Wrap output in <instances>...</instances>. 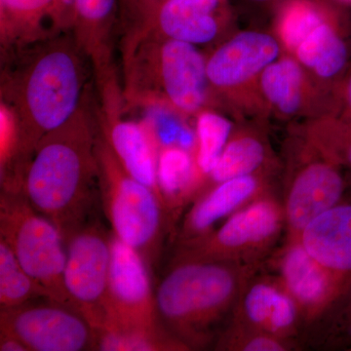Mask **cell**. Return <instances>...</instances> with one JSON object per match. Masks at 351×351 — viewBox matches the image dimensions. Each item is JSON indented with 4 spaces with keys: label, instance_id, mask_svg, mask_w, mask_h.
Wrapping results in <instances>:
<instances>
[{
    "label": "cell",
    "instance_id": "277c9868",
    "mask_svg": "<svg viewBox=\"0 0 351 351\" xmlns=\"http://www.w3.org/2000/svg\"><path fill=\"white\" fill-rule=\"evenodd\" d=\"M124 110L193 113L206 101V63L193 44L125 32L121 39Z\"/></svg>",
    "mask_w": 351,
    "mask_h": 351
},
{
    "label": "cell",
    "instance_id": "7c38bea8",
    "mask_svg": "<svg viewBox=\"0 0 351 351\" xmlns=\"http://www.w3.org/2000/svg\"><path fill=\"white\" fill-rule=\"evenodd\" d=\"M100 100L98 125L101 135L127 173L152 189L163 204L157 181L156 141L145 127L124 119L121 86L101 92Z\"/></svg>",
    "mask_w": 351,
    "mask_h": 351
},
{
    "label": "cell",
    "instance_id": "6da1fadb",
    "mask_svg": "<svg viewBox=\"0 0 351 351\" xmlns=\"http://www.w3.org/2000/svg\"><path fill=\"white\" fill-rule=\"evenodd\" d=\"M83 57L73 36L61 34L4 63L1 104L17 128L23 177L39 141L66 123L84 101Z\"/></svg>",
    "mask_w": 351,
    "mask_h": 351
},
{
    "label": "cell",
    "instance_id": "d6986e66",
    "mask_svg": "<svg viewBox=\"0 0 351 351\" xmlns=\"http://www.w3.org/2000/svg\"><path fill=\"white\" fill-rule=\"evenodd\" d=\"M276 39L244 32L223 44L206 63L208 82L215 87L235 86L267 68L278 55Z\"/></svg>",
    "mask_w": 351,
    "mask_h": 351
},
{
    "label": "cell",
    "instance_id": "2e32d148",
    "mask_svg": "<svg viewBox=\"0 0 351 351\" xmlns=\"http://www.w3.org/2000/svg\"><path fill=\"white\" fill-rule=\"evenodd\" d=\"M232 322L287 339L297 329L302 313L280 279L246 283L232 314Z\"/></svg>",
    "mask_w": 351,
    "mask_h": 351
},
{
    "label": "cell",
    "instance_id": "3957f363",
    "mask_svg": "<svg viewBox=\"0 0 351 351\" xmlns=\"http://www.w3.org/2000/svg\"><path fill=\"white\" fill-rule=\"evenodd\" d=\"M256 269L211 258H174L156 292L161 326L186 350L210 345Z\"/></svg>",
    "mask_w": 351,
    "mask_h": 351
},
{
    "label": "cell",
    "instance_id": "e0dca14e",
    "mask_svg": "<svg viewBox=\"0 0 351 351\" xmlns=\"http://www.w3.org/2000/svg\"><path fill=\"white\" fill-rule=\"evenodd\" d=\"M311 257L351 292V203H338L309 221L300 233Z\"/></svg>",
    "mask_w": 351,
    "mask_h": 351
},
{
    "label": "cell",
    "instance_id": "4fadbf2b",
    "mask_svg": "<svg viewBox=\"0 0 351 351\" xmlns=\"http://www.w3.org/2000/svg\"><path fill=\"white\" fill-rule=\"evenodd\" d=\"M71 29V0H0L2 64Z\"/></svg>",
    "mask_w": 351,
    "mask_h": 351
},
{
    "label": "cell",
    "instance_id": "f1b7e54d",
    "mask_svg": "<svg viewBox=\"0 0 351 351\" xmlns=\"http://www.w3.org/2000/svg\"><path fill=\"white\" fill-rule=\"evenodd\" d=\"M321 24L322 19L313 6L306 2H295L284 14L281 36L288 47L298 48Z\"/></svg>",
    "mask_w": 351,
    "mask_h": 351
},
{
    "label": "cell",
    "instance_id": "cb8c5ba5",
    "mask_svg": "<svg viewBox=\"0 0 351 351\" xmlns=\"http://www.w3.org/2000/svg\"><path fill=\"white\" fill-rule=\"evenodd\" d=\"M265 147L257 138H234L226 144L213 170L208 176L216 184L235 178L250 176L262 165Z\"/></svg>",
    "mask_w": 351,
    "mask_h": 351
},
{
    "label": "cell",
    "instance_id": "d590c367",
    "mask_svg": "<svg viewBox=\"0 0 351 351\" xmlns=\"http://www.w3.org/2000/svg\"></svg>",
    "mask_w": 351,
    "mask_h": 351
},
{
    "label": "cell",
    "instance_id": "d4e9b609",
    "mask_svg": "<svg viewBox=\"0 0 351 351\" xmlns=\"http://www.w3.org/2000/svg\"><path fill=\"white\" fill-rule=\"evenodd\" d=\"M164 329L147 331L122 328H103L97 331V350H186Z\"/></svg>",
    "mask_w": 351,
    "mask_h": 351
},
{
    "label": "cell",
    "instance_id": "ac0fdd59",
    "mask_svg": "<svg viewBox=\"0 0 351 351\" xmlns=\"http://www.w3.org/2000/svg\"><path fill=\"white\" fill-rule=\"evenodd\" d=\"M345 184L332 166L314 163L295 178L284 201L288 240L298 239L304 226L339 203Z\"/></svg>",
    "mask_w": 351,
    "mask_h": 351
},
{
    "label": "cell",
    "instance_id": "52a82bcc",
    "mask_svg": "<svg viewBox=\"0 0 351 351\" xmlns=\"http://www.w3.org/2000/svg\"><path fill=\"white\" fill-rule=\"evenodd\" d=\"M284 223L283 204L262 193L228 217L219 228L179 243L174 258H211L256 265L276 243Z\"/></svg>",
    "mask_w": 351,
    "mask_h": 351
},
{
    "label": "cell",
    "instance_id": "ffe728a7",
    "mask_svg": "<svg viewBox=\"0 0 351 351\" xmlns=\"http://www.w3.org/2000/svg\"><path fill=\"white\" fill-rule=\"evenodd\" d=\"M260 195H262L260 182L252 175L235 178L212 186L196 198L186 214L179 243L211 232L216 223Z\"/></svg>",
    "mask_w": 351,
    "mask_h": 351
},
{
    "label": "cell",
    "instance_id": "8fae6325",
    "mask_svg": "<svg viewBox=\"0 0 351 351\" xmlns=\"http://www.w3.org/2000/svg\"><path fill=\"white\" fill-rule=\"evenodd\" d=\"M221 0H120L125 32L191 44L210 43L219 32Z\"/></svg>",
    "mask_w": 351,
    "mask_h": 351
},
{
    "label": "cell",
    "instance_id": "836d02e7",
    "mask_svg": "<svg viewBox=\"0 0 351 351\" xmlns=\"http://www.w3.org/2000/svg\"><path fill=\"white\" fill-rule=\"evenodd\" d=\"M256 1H267V0H256Z\"/></svg>",
    "mask_w": 351,
    "mask_h": 351
},
{
    "label": "cell",
    "instance_id": "9c48e42d",
    "mask_svg": "<svg viewBox=\"0 0 351 351\" xmlns=\"http://www.w3.org/2000/svg\"><path fill=\"white\" fill-rule=\"evenodd\" d=\"M66 252L64 282L69 302L97 331L106 322L110 234L97 223H84L66 240Z\"/></svg>",
    "mask_w": 351,
    "mask_h": 351
},
{
    "label": "cell",
    "instance_id": "603a6c76",
    "mask_svg": "<svg viewBox=\"0 0 351 351\" xmlns=\"http://www.w3.org/2000/svg\"><path fill=\"white\" fill-rule=\"evenodd\" d=\"M48 299L43 289L23 269L10 247L0 239V308Z\"/></svg>",
    "mask_w": 351,
    "mask_h": 351
},
{
    "label": "cell",
    "instance_id": "5bb4252c",
    "mask_svg": "<svg viewBox=\"0 0 351 351\" xmlns=\"http://www.w3.org/2000/svg\"><path fill=\"white\" fill-rule=\"evenodd\" d=\"M119 10L120 0H71V31L93 68L99 90L119 82L112 43Z\"/></svg>",
    "mask_w": 351,
    "mask_h": 351
},
{
    "label": "cell",
    "instance_id": "8992f818",
    "mask_svg": "<svg viewBox=\"0 0 351 351\" xmlns=\"http://www.w3.org/2000/svg\"><path fill=\"white\" fill-rule=\"evenodd\" d=\"M0 239L10 247L48 299L73 307L64 282L66 252L63 237L22 193H0Z\"/></svg>",
    "mask_w": 351,
    "mask_h": 351
},
{
    "label": "cell",
    "instance_id": "ba28073f",
    "mask_svg": "<svg viewBox=\"0 0 351 351\" xmlns=\"http://www.w3.org/2000/svg\"><path fill=\"white\" fill-rule=\"evenodd\" d=\"M0 332L16 337L29 351L97 350V331L86 318L49 299L0 308Z\"/></svg>",
    "mask_w": 351,
    "mask_h": 351
},
{
    "label": "cell",
    "instance_id": "9a60e30c",
    "mask_svg": "<svg viewBox=\"0 0 351 351\" xmlns=\"http://www.w3.org/2000/svg\"><path fill=\"white\" fill-rule=\"evenodd\" d=\"M279 267L281 282L307 320L325 313L346 295L338 279L307 253L299 239L288 240Z\"/></svg>",
    "mask_w": 351,
    "mask_h": 351
},
{
    "label": "cell",
    "instance_id": "484cf974",
    "mask_svg": "<svg viewBox=\"0 0 351 351\" xmlns=\"http://www.w3.org/2000/svg\"><path fill=\"white\" fill-rule=\"evenodd\" d=\"M263 92L272 104L286 113L294 112L301 103L302 71L292 60H282L265 69Z\"/></svg>",
    "mask_w": 351,
    "mask_h": 351
},
{
    "label": "cell",
    "instance_id": "4dcf8cb0",
    "mask_svg": "<svg viewBox=\"0 0 351 351\" xmlns=\"http://www.w3.org/2000/svg\"><path fill=\"white\" fill-rule=\"evenodd\" d=\"M345 311L343 313V319H341V325L348 331V335L351 336V292L348 295V304L345 307Z\"/></svg>",
    "mask_w": 351,
    "mask_h": 351
},
{
    "label": "cell",
    "instance_id": "30bf717a",
    "mask_svg": "<svg viewBox=\"0 0 351 351\" xmlns=\"http://www.w3.org/2000/svg\"><path fill=\"white\" fill-rule=\"evenodd\" d=\"M110 248L106 322L101 329H164L157 315L149 265L138 251L113 233L110 234Z\"/></svg>",
    "mask_w": 351,
    "mask_h": 351
},
{
    "label": "cell",
    "instance_id": "d6a6232c",
    "mask_svg": "<svg viewBox=\"0 0 351 351\" xmlns=\"http://www.w3.org/2000/svg\"><path fill=\"white\" fill-rule=\"evenodd\" d=\"M348 160H350V162L351 163V145L350 147V151H348Z\"/></svg>",
    "mask_w": 351,
    "mask_h": 351
},
{
    "label": "cell",
    "instance_id": "e575fe53",
    "mask_svg": "<svg viewBox=\"0 0 351 351\" xmlns=\"http://www.w3.org/2000/svg\"><path fill=\"white\" fill-rule=\"evenodd\" d=\"M350 350H351V348H350Z\"/></svg>",
    "mask_w": 351,
    "mask_h": 351
},
{
    "label": "cell",
    "instance_id": "1f68e13d",
    "mask_svg": "<svg viewBox=\"0 0 351 351\" xmlns=\"http://www.w3.org/2000/svg\"><path fill=\"white\" fill-rule=\"evenodd\" d=\"M348 99H350V105H351V80L350 82V86H348Z\"/></svg>",
    "mask_w": 351,
    "mask_h": 351
},
{
    "label": "cell",
    "instance_id": "44dd1931",
    "mask_svg": "<svg viewBox=\"0 0 351 351\" xmlns=\"http://www.w3.org/2000/svg\"><path fill=\"white\" fill-rule=\"evenodd\" d=\"M157 181L169 226L201 189L195 159L179 145H164L157 152Z\"/></svg>",
    "mask_w": 351,
    "mask_h": 351
},
{
    "label": "cell",
    "instance_id": "f546056e",
    "mask_svg": "<svg viewBox=\"0 0 351 351\" xmlns=\"http://www.w3.org/2000/svg\"><path fill=\"white\" fill-rule=\"evenodd\" d=\"M0 350L1 351H29L27 346L12 335L0 332Z\"/></svg>",
    "mask_w": 351,
    "mask_h": 351
},
{
    "label": "cell",
    "instance_id": "4316f807",
    "mask_svg": "<svg viewBox=\"0 0 351 351\" xmlns=\"http://www.w3.org/2000/svg\"><path fill=\"white\" fill-rule=\"evenodd\" d=\"M232 124L221 115L203 112L196 124L195 164L200 176L209 175L228 144Z\"/></svg>",
    "mask_w": 351,
    "mask_h": 351
},
{
    "label": "cell",
    "instance_id": "83f0119b",
    "mask_svg": "<svg viewBox=\"0 0 351 351\" xmlns=\"http://www.w3.org/2000/svg\"><path fill=\"white\" fill-rule=\"evenodd\" d=\"M288 341L267 332L257 331L232 322L219 338V350L242 351H285L289 350Z\"/></svg>",
    "mask_w": 351,
    "mask_h": 351
},
{
    "label": "cell",
    "instance_id": "5b68a950",
    "mask_svg": "<svg viewBox=\"0 0 351 351\" xmlns=\"http://www.w3.org/2000/svg\"><path fill=\"white\" fill-rule=\"evenodd\" d=\"M96 154L101 202L112 233L138 251L151 267L169 226L162 202L152 189L127 173L100 132Z\"/></svg>",
    "mask_w": 351,
    "mask_h": 351
},
{
    "label": "cell",
    "instance_id": "7402d4cb",
    "mask_svg": "<svg viewBox=\"0 0 351 351\" xmlns=\"http://www.w3.org/2000/svg\"><path fill=\"white\" fill-rule=\"evenodd\" d=\"M298 56L323 77H330L345 66L346 49L329 25L321 24L298 47Z\"/></svg>",
    "mask_w": 351,
    "mask_h": 351
},
{
    "label": "cell",
    "instance_id": "7a4b0ae2",
    "mask_svg": "<svg viewBox=\"0 0 351 351\" xmlns=\"http://www.w3.org/2000/svg\"><path fill=\"white\" fill-rule=\"evenodd\" d=\"M97 138L85 97L66 123L39 141L25 168L21 193L57 226L64 243L86 223L98 181Z\"/></svg>",
    "mask_w": 351,
    "mask_h": 351
}]
</instances>
